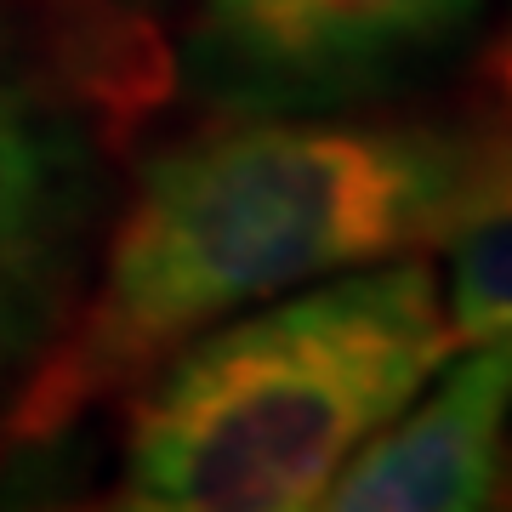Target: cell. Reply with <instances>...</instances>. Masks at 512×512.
Wrapping results in <instances>:
<instances>
[{"label": "cell", "mask_w": 512, "mask_h": 512, "mask_svg": "<svg viewBox=\"0 0 512 512\" xmlns=\"http://www.w3.org/2000/svg\"><path fill=\"white\" fill-rule=\"evenodd\" d=\"M512 211V120H228L143 160L103 274L29 370L18 433L143 382L228 313Z\"/></svg>", "instance_id": "1"}, {"label": "cell", "mask_w": 512, "mask_h": 512, "mask_svg": "<svg viewBox=\"0 0 512 512\" xmlns=\"http://www.w3.org/2000/svg\"><path fill=\"white\" fill-rule=\"evenodd\" d=\"M444 279L421 256L370 262L228 313L143 376L120 507H319L359 444L456 353Z\"/></svg>", "instance_id": "2"}, {"label": "cell", "mask_w": 512, "mask_h": 512, "mask_svg": "<svg viewBox=\"0 0 512 512\" xmlns=\"http://www.w3.org/2000/svg\"><path fill=\"white\" fill-rule=\"evenodd\" d=\"M484 18L490 0H194L177 80L217 120L353 114L444 74Z\"/></svg>", "instance_id": "3"}, {"label": "cell", "mask_w": 512, "mask_h": 512, "mask_svg": "<svg viewBox=\"0 0 512 512\" xmlns=\"http://www.w3.org/2000/svg\"><path fill=\"white\" fill-rule=\"evenodd\" d=\"M109 222V165L86 109L0 40V393L69 330Z\"/></svg>", "instance_id": "4"}, {"label": "cell", "mask_w": 512, "mask_h": 512, "mask_svg": "<svg viewBox=\"0 0 512 512\" xmlns=\"http://www.w3.org/2000/svg\"><path fill=\"white\" fill-rule=\"evenodd\" d=\"M512 376L495 353H450L433 382L376 427L319 507L336 512H478L507 501Z\"/></svg>", "instance_id": "5"}, {"label": "cell", "mask_w": 512, "mask_h": 512, "mask_svg": "<svg viewBox=\"0 0 512 512\" xmlns=\"http://www.w3.org/2000/svg\"><path fill=\"white\" fill-rule=\"evenodd\" d=\"M450 319L467 348L495 353L512 376V211L450 239Z\"/></svg>", "instance_id": "6"}, {"label": "cell", "mask_w": 512, "mask_h": 512, "mask_svg": "<svg viewBox=\"0 0 512 512\" xmlns=\"http://www.w3.org/2000/svg\"><path fill=\"white\" fill-rule=\"evenodd\" d=\"M495 69H501V97L512 103V52H501V63H495Z\"/></svg>", "instance_id": "7"}, {"label": "cell", "mask_w": 512, "mask_h": 512, "mask_svg": "<svg viewBox=\"0 0 512 512\" xmlns=\"http://www.w3.org/2000/svg\"><path fill=\"white\" fill-rule=\"evenodd\" d=\"M120 6H171V0H120Z\"/></svg>", "instance_id": "8"}]
</instances>
